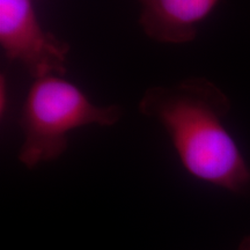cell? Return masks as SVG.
<instances>
[{
	"label": "cell",
	"mask_w": 250,
	"mask_h": 250,
	"mask_svg": "<svg viewBox=\"0 0 250 250\" xmlns=\"http://www.w3.org/2000/svg\"><path fill=\"white\" fill-rule=\"evenodd\" d=\"M230 109L227 94L203 77L148 87L138 103L143 116L166 130L191 176L234 195L250 197V165L224 124Z\"/></svg>",
	"instance_id": "obj_1"
},
{
	"label": "cell",
	"mask_w": 250,
	"mask_h": 250,
	"mask_svg": "<svg viewBox=\"0 0 250 250\" xmlns=\"http://www.w3.org/2000/svg\"><path fill=\"white\" fill-rule=\"evenodd\" d=\"M122 116L121 105L94 104L79 87L64 77L34 79L19 120L23 134L19 161L29 169L54 161L67 149L71 131L90 124L112 126Z\"/></svg>",
	"instance_id": "obj_2"
},
{
	"label": "cell",
	"mask_w": 250,
	"mask_h": 250,
	"mask_svg": "<svg viewBox=\"0 0 250 250\" xmlns=\"http://www.w3.org/2000/svg\"><path fill=\"white\" fill-rule=\"evenodd\" d=\"M0 46L34 79L66 74L70 44L42 27L31 0H0Z\"/></svg>",
	"instance_id": "obj_3"
},
{
	"label": "cell",
	"mask_w": 250,
	"mask_h": 250,
	"mask_svg": "<svg viewBox=\"0 0 250 250\" xmlns=\"http://www.w3.org/2000/svg\"><path fill=\"white\" fill-rule=\"evenodd\" d=\"M142 11L139 26L146 36L165 44L195 41L198 24L220 0H137Z\"/></svg>",
	"instance_id": "obj_4"
},
{
	"label": "cell",
	"mask_w": 250,
	"mask_h": 250,
	"mask_svg": "<svg viewBox=\"0 0 250 250\" xmlns=\"http://www.w3.org/2000/svg\"><path fill=\"white\" fill-rule=\"evenodd\" d=\"M7 81H6L4 74H1V79H0V115L1 117H4L6 110H7Z\"/></svg>",
	"instance_id": "obj_5"
},
{
	"label": "cell",
	"mask_w": 250,
	"mask_h": 250,
	"mask_svg": "<svg viewBox=\"0 0 250 250\" xmlns=\"http://www.w3.org/2000/svg\"><path fill=\"white\" fill-rule=\"evenodd\" d=\"M239 250H250V236L243 240L239 247Z\"/></svg>",
	"instance_id": "obj_6"
}]
</instances>
